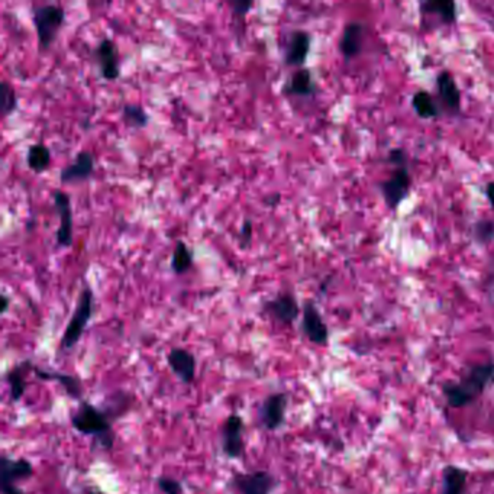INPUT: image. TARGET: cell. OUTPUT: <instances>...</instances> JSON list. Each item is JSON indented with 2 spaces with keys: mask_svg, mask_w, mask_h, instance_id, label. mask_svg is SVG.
I'll use <instances>...</instances> for the list:
<instances>
[{
  "mask_svg": "<svg viewBox=\"0 0 494 494\" xmlns=\"http://www.w3.org/2000/svg\"><path fill=\"white\" fill-rule=\"evenodd\" d=\"M112 418L106 410L93 406L89 401L81 400L75 414L71 416L73 428L81 435L92 436L95 443L109 451L115 445V431L112 428Z\"/></svg>",
  "mask_w": 494,
  "mask_h": 494,
  "instance_id": "1",
  "label": "cell"
},
{
  "mask_svg": "<svg viewBox=\"0 0 494 494\" xmlns=\"http://www.w3.org/2000/svg\"><path fill=\"white\" fill-rule=\"evenodd\" d=\"M32 22L36 31L41 51L48 50L60 33L65 22V11L61 5L46 4L32 6Z\"/></svg>",
  "mask_w": 494,
  "mask_h": 494,
  "instance_id": "2",
  "label": "cell"
},
{
  "mask_svg": "<svg viewBox=\"0 0 494 494\" xmlns=\"http://www.w3.org/2000/svg\"><path fill=\"white\" fill-rule=\"evenodd\" d=\"M93 312H95V293L89 285H85L83 290H81L78 295L74 312L65 326V331L60 342L61 350H71L78 344L80 338L83 337L86 327L93 316Z\"/></svg>",
  "mask_w": 494,
  "mask_h": 494,
  "instance_id": "3",
  "label": "cell"
},
{
  "mask_svg": "<svg viewBox=\"0 0 494 494\" xmlns=\"http://www.w3.org/2000/svg\"><path fill=\"white\" fill-rule=\"evenodd\" d=\"M53 201L56 212L60 218V225L56 232V245L57 248L64 250L70 248L74 241V222H73V209L71 199L61 189L53 191Z\"/></svg>",
  "mask_w": 494,
  "mask_h": 494,
  "instance_id": "4",
  "label": "cell"
},
{
  "mask_svg": "<svg viewBox=\"0 0 494 494\" xmlns=\"http://www.w3.org/2000/svg\"><path fill=\"white\" fill-rule=\"evenodd\" d=\"M245 424L239 415H229L221 428V448L231 460H239L245 454Z\"/></svg>",
  "mask_w": 494,
  "mask_h": 494,
  "instance_id": "5",
  "label": "cell"
},
{
  "mask_svg": "<svg viewBox=\"0 0 494 494\" xmlns=\"http://www.w3.org/2000/svg\"><path fill=\"white\" fill-rule=\"evenodd\" d=\"M263 310L275 322L289 326L296 322L300 315V306L298 299L290 292L277 293L273 299L263 303Z\"/></svg>",
  "mask_w": 494,
  "mask_h": 494,
  "instance_id": "6",
  "label": "cell"
},
{
  "mask_svg": "<svg viewBox=\"0 0 494 494\" xmlns=\"http://www.w3.org/2000/svg\"><path fill=\"white\" fill-rule=\"evenodd\" d=\"M93 60L105 80L115 81L120 77V56L113 39L105 36L99 41V44L93 50Z\"/></svg>",
  "mask_w": 494,
  "mask_h": 494,
  "instance_id": "7",
  "label": "cell"
},
{
  "mask_svg": "<svg viewBox=\"0 0 494 494\" xmlns=\"http://www.w3.org/2000/svg\"><path fill=\"white\" fill-rule=\"evenodd\" d=\"M287 406H289V396L285 393L277 391L267 396L258 409V419L261 425L267 431H277L281 428L285 421Z\"/></svg>",
  "mask_w": 494,
  "mask_h": 494,
  "instance_id": "8",
  "label": "cell"
},
{
  "mask_svg": "<svg viewBox=\"0 0 494 494\" xmlns=\"http://www.w3.org/2000/svg\"><path fill=\"white\" fill-rule=\"evenodd\" d=\"M231 484L239 494H271L277 481L271 473L256 470L235 474Z\"/></svg>",
  "mask_w": 494,
  "mask_h": 494,
  "instance_id": "9",
  "label": "cell"
},
{
  "mask_svg": "<svg viewBox=\"0 0 494 494\" xmlns=\"http://www.w3.org/2000/svg\"><path fill=\"white\" fill-rule=\"evenodd\" d=\"M312 46V36L308 31L293 29L287 35V41L283 48V61L289 67L302 68L308 60Z\"/></svg>",
  "mask_w": 494,
  "mask_h": 494,
  "instance_id": "10",
  "label": "cell"
},
{
  "mask_svg": "<svg viewBox=\"0 0 494 494\" xmlns=\"http://www.w3.org/2000/svg\"><path fill=\"white\" fill-rule=\"evenodd\" d=\"M491 383H494V362L488 361L468 367L458 384L475 400Z\"/></svg>",
  "mask_w": 494,
  "mask_h": 494,
  "instance_id": "11",
  "label": "cell"
},
{
  "mask_svg": "<svg viewBox=\"0 0 494 494\" xmlns=\"http://www.w3.org/2000/svg\"><path fill=\"white\" fill-rule=\"evenodd\" d=\"M96 170V159L90 151H78L75 158L60 172L61 184H74L89 180Z\"/></svg>",
  "mask_w": 494,
  "mask_h": 494,
  "instance_id": "12",
  "label": "cell"
},
{
  "mask_svg": "<svg viewBox=\"0 0 494 494\" xmlns=\"http://www.w3.org/2000/svg\"><path fill=\"white\" fill-rule=\"evenodd\" d=\"M302 331L308 340L315 344L325 347L329 341V329L322 315L319 313L313 302H306L302 309Z\"/></svg>",
  "mask_w": 494,
  "mask_h": 494,
  "instance_id": "13",
  "label": "cell"
},
{
  "mask_svg": "<svg viewBox=\"0 0 494 494\" xmlns=\"http://www.w3.org/2000/svg\"><path fill=\"white\" fill-rule=\"evenodd\" d=\"M411 179L406 167H399L390 179L382 183L380 190L386 200L389 209L396 211L397 206L407 197L410 191Z\"/></svg>",
  "mask_w": 494,
  "mask_h": 494,
  "instance_id": "14",
  "label": "cell"
},
{
  "mask_svg": "<svg viewBox=\"0 0 494 494\" xmlns=\"http://www.w3.org/2000/svg\"><path fill=\"white\" fill-rule=\"evenodd\" d=\"M172 372L184 383L190 384L196 379V357L186 348H173L167 355Z\"/></svg>",
  "mask_w": 494,
  "mask_h": 494,
  "instance_id": "15",
  "label": "cell"
},
{
  "mask_svg": "<svg viewBox=\"0 0 494 494\" xmlns=\"http://www.w3.org/2000/svg\"><path fill=\"white\" fill-rule=\"evenodd\" d=\"M316 83L313 80L312 71L306 67L298 68L293 71L285 83L281 88V92L285 96H298V98H309L316 93Z\"/></svg>",
  "mask_w": 494,
  "mask_h": 494,
  "instance_id": "16",
  "label": "cell"
},
{
  "mask_svg": "<svg viewBox=\"0 0 494 494\" xmlns=\"http://www.w3.org/2000/svg\"><path fill=\"white\" fill-rule=\"evenodd\" d=\"M364 33L365 26L361 22H350L342 32L340 41V51L345 57V60H351L358 56L362 50L364 44Z\"/></svg>",
  "mask_w": 494,
  "mask_h": 494,
  "instance_id": "17",
  "label": "cell"
},
{
  "mask_svg": "<svg viewBox=\"0 0 494 494\" xmlns=\"http://www.w3.org/2000/svg\"><path fill=\"white\" fill-rule=\"evenodd\" d=\"M32 372L36 374L38 379L46 380V382H56L58 383L65 393L75 399L80 400L81 396H83V383L75 376L71 374H65V373H56V372H47V369H41L38 367H33Z\"/></svg>",
  "mask_w": 494,
  "mask_h": 494,
  "instance_id": "18",
  "label": "cell"
},
{
  "mask_svg": "<svg viewBox=\"0 0 494 494\" xmlns=\"http://www.w3.org/2000/svg\"><path fill=\"white\" fill-rule=\"evenodd\" d=\"M0 468H2V484H16V481L33 475V467L25 458L12 460L8 456H2Z\"/></svg>",
  "mask_w": 494,
  "mask_h": 494,
  "instance_id": "19",
  "label": "cell"
},
{
  "mask_svg": "<svg viewBox=\"0 0 494 494\" xmlns=\"http://www.w3.org/2000/svg\"><path fill=\"white\" fill-rule=\"evenodd\" d=\"M436 85H438V90L439 95L443 100V103L451 109V110H460L461 106V93L460 89L456 83L454 77L451 75L449 71H441L436 77Z\"/></svg>",
  "mask_w": 494,
  "mask_h": 494,
  "instance_id": "20",
  "label": "cell"
},
{
  "mask_svg": "<svg viewBox=\"0 0 494 494\" xmlns=\"http://www.w3.org/2000/svg\"><path fill=\"white\" fill-rule=\"evenodd\" d=\"M33 369V365L31 361H25L18 364L16 367L11 368L9 372L5 376V380L9 386V393H11V399L14 401L21 400V397L23 396L25 390H26V376L28 373Z\"/></svg>",
  "mask_w": 494,
  "mask_h": 494,
  "instance_id": "21",
  "label": "cell"
},
{
  "mask_svg": "<svg viewBox=\"0 0 494 494\" xmlns=\"http://www.w3.org/2000/svg\"><path fill=\"white\" fill-rule=\"evenodd\" d=\"M467 470L457 466H446L442 471L441 494H464L467 487Z\"/></svg>",
  "mask_w": 494,
  "mask_h": 494,
  "instance_id": "22",
  "label": "cell"
},
{
  "mask_svg": "<svg viewBox=\"0 0 494 494\" xmlns=\"http://www.w3.org/2000/svg\"><path fill=\"white\" fill-rule=\"evenodd\" d=\"M26 166L31 172H33L35 174H41L48 170L50 164H51V149L43 144V142H36L29 145L28 151H26Z\"/></svg>",
  "mask_w": 494,
  "mask_h": 494,
  "instance_id": "23",
  "label": "cell"
},
{
  "mask_svg": "<svg viewBox=\"0 0 494 494\" xmlns=\"http://www.w3.org/2000/svg\"><path fill=\"white\" fill-rule=\"evenodd\" d=\"M193 263H194V257L190 246L184 241L177 239L173 250V256H172V263H170L173 273H176L177 275L186 274L193 267Z\"/></svg>",
  "mask_w": 494,
  "mask_h": 494,
  "instance_id": "24",
  "label": "cell"
},
{
  "mask_svg": "<svg viewBox=\"0 0 494 494\" xmlns=\"http://www.w3.org/2000/svg\"><path fill=\"white\" fill-rule=\"evenodd\" d=\"M424 14H435L443 23H454L457 21V5L452 0H431L421 5Z\"/></svg>",
  "mask_w": 494,
  "mask_h": 494,
  "instance_id": "25",
  "label": "cell"
},
{
  "mask_svg": "<svg viewBox=\"0 0 494 494\" xmlns=\"http://www.w3.org/2000/svg\"><path fill=\"white\" fill-rule=\"evenodd\" d=\"M120 116L127 127L135 130H142L149 123V115L141 103H125L122 106Z\"/></svg>",
  "mask_w": 494,
  "mask_h": 494,
  "instance_id": "26",
  "label": "cell"
},
{
  "mask_svg": "<svg viewBox=\"0 0 494 494\" xmlns=\"http://www.w3.org/2000/svg\"><path fill=\"white\" fill-rule=\"evenodd\" d=\"M442 393L451 407L461 409L471 404L474 400L458 383H445L442 386Z\"/></svg>",
  "mask_w": 494,
  "mask_h": 494,
  "instance_id": "27",
  "label": "cell"
},
{
  "mask_svg": "<svg viewBox=\"0 0 494 494\" xmlns=\"http://www.w3.org/2000/svg\"><path fill=\"white\" fill-rule=\"evenodd\" d=\"M411 106H414L415 112L422 119H433L438 116V107L432 96L425 90H419L414 95V98H411Z\"/></svg>",
  "mask_w": 494,
  "mask_h": 494,
  "instance_id": "28",
  "label": "cell"
},
{
  "mask_svg": "<svg viewBox=\"0 0 494 494\" xmlns=\"http://www.w3.org/2000/svg\"><path fill=\"white\" fill-rule=\"evenodd\" d=\"M18 95L8 80L0 85V115L2 117L11 116L18 109Z\"/></svg>",
  "mask_w": 494,
  "mask_h": 494,
  "instance_id": "29",
  "label": "cell"
},
{
  "mask_svg": "<svg viewBox=\"0 0 494 494\" xmlns=\"http://www.w3.org/2000/svg\"><path fill=\"white\" fill-rule=\"evenodd\" d=\"M474 236L480 243L488 245L494 239V222L481 219L474 225Z\"/></svg>",
  "mask_w": 494,
  "mask_h": 494,
  "instance_id": "30",
  "label": "cell"
},
{
  "mask_svg": "<svg viewBox=\"0 0 494 494\" xmlns=\"http://www.w3.org/2000/svg\"><path fill=\"white\" fill-rule=\"evenodd\" d=\"M157 484H158V488L164 494H182L183 493L182 483L173 477L161 475L157 478Z\"/></svg>",
  "mask_w": 494,
  "mask_h": 494,
  "instance_id": "31",
  "label": "cell"
},
{
  "mask_svg": "<svg viewBox=\"0 0 494 494\" xmlns=\"http://www.w3.org/2000/svg\"><path fill=\"white\" fill-rule=\"evenodd\" d=\"M254 4L253 2H232L231 4V12H232V16L233 18H238L239 21H243L245 16L248 15V12L253 9Z\"/></svg>",
  "mask_w": 494,
  "mask_h": 494,
  "instance_id": "32",
  "label": "cell"
},
{
  "mask_svg": "<svg viewBox=\"0 0 494 494\" xmlns=\"http://www.w3.org/2000/svg\"><path fill=\"white\" fill-rule=\"evenodd\" d=\"M239 236L242 238V245H248L253 239V222L250 219H246L243 221L242 226H241V232H239Z\"/></svg>",
  "mask_w": 494,
  "mask_h": 494,
  "instance_id": "33",
  "label": "cell"
},
{
  "mask_svg": "<svg viewBox=\"0 0 494 494\" xmlns=\"http://www.w3.org/2000/svg\"><path fill=\"white\" fill-rule=\"evenodd\" d=\"M389 161L391 164H396V166H399V167H406L404 166V164H406V152L403 149H400V148H394L389 154Z\"/></svg>",
  "mask_w": 494,
  "mask_h": 494,
  "instance_id": "34",
  "label": "cell"
},
{
  "mask_svg": "<svg viewBox=\"0 0 494 494\" xmlns=\"http://www.w3.org/2000/svg\"><path fill=\"white\" fill-rule=\"evenodd\" d=\"M2 494H26L16 484H2Z\"/></svg>",
  "mask_w": 494,
  "mask_h": 494,
  "instance_id": "35",
  "label": "cell"
},
{
  "mask_svg": "<svg viewBox=\"0 0 494 494\" xmlns=\"http://www.w3.org/2000/svg\"><path fill=\"white\" fill-rule=\"evenodd\" d=\"M485 194H487V199L491 204V208L494 209V182H490L487 184V189H485Z\"/></svg>",
  "mask_w": 494,
  "mask_h": 494,
  "instance_id": "36",
  "label": "cell"
},
{
  "mask_svg": "<svg viewBox=\"0 0 494 494\" xmlns=\"http://www.w3.org/2000/svg\"><path fill=\"white\" fill-rule=\"evenodd\" d=\"M0 300H2V313H6L8 309H9V305H11V299L8 295H2L0 296Z\"/></svg>",
  "mask_w": 494,
  "mask_h": 494,
  "instance_id": "37",
  "label": "cell"
}]
</instances>
